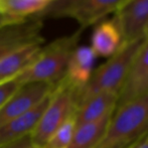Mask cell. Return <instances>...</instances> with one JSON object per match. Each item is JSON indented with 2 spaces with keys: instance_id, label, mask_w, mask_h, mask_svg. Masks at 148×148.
Instances as JSON below:
<instances>
[{
  "instance_id": "9c48e42d",
  "label": "cell",
  "mask_w": 148,
  "mask_h": 148,
  "mask_svg": "<svg viewBox=\"0 0 148 148\" xmlns=\"http://www.w3.org/2000/svg\"><path fill=\"white\" fill-rule=\"evenodd\" d=\"M51 94L29 111L0 126V146L31 134L49 105Z\"/></svg>"
},
{
  "instance_id": "6da1fadb",
  "label": "cell",
  "mask_w": 148,
  "mask_h": 148,
  "mask_svg": "<svg viewBox=\"0 0 148 148\" xmlns=\"http://www.w3.org/2000/svg\"><path fill=\"white\" fill-rule=\"evenodd\" d=\"M83 31V28H79L71 34L55 39L45 47L42 45L33 62L15 78L16 81L20 85L28 83L58 84L66 75L69 60L78 47Z\"/></svg>"
},
{
  "instance_id": "e0dca14e",
  "label": "cell",
  "mask_w": 148,
  "mask_h": 148,
  "mask_svg": "<svg viewBox=\"0 0 148 148\" xmlns=\"http://www.w3.org/2000/svg\"><path fill=\"white\" fill-rule=\"evenodd\" d=\"M76 130L75 114L51 135L41 148H68Z\"/></svg>"
},
{
  "instance_id": "8fae6325",
  "label": "cell",
  "mask_w": 148,
  "mask_h": 148,
  "mask_svg": "<svg viewBox=\"0 0 148 148\" xmlns=\"http://www.w3.org/2000/svg\"><path fill=\"white\" fill-rule=\"evenodd\" d=\"M122 45V35L114 18L95 24L90 47L97 57L109 59L117 53Z\"/></svg>"
},
{
  "instance_id": "7c38bea8",
  "label": "cell",
  "mask_w": 148,
  "mask_h": 148,
  "mask_svg": "<svg viewBox=\"0 0 148 148\" xmlns=\"http://www.w3.org/2000/svg\"><path fill=\"white\" fill-rule=\"evenodd\" d=\"M97 56L88 45L77 47L72 53L66 66V77L75 87L81 90L89 82L94 72Z\"/></svg>"
},
{
  "instance_id": "44dd1931",
  "label": "cell",
  "mask_w": 148,
  "mask_h": 148,
  "mask_svg": "<svg viewBox=\"0 0 148 148\" xmlns=\"http://www.w3.org/2000/svg\"><path fill=\"white\" fill-rule=\"evenodd\" d=\"M13 21H17V20L12 19V18H9V17H6V16L0 14V26L4 25V24L10 23V22H13Z\"/></svg>"
},
{
  "instance_id": "5b68a950",
  "label": "cell",
  "mask_w": 148,
  "mask_h": 148,
  "mask_svg": "<svg viewBox=\"0 0 148 148\" xmlns=\"http://www.w3.org/2000/svg\"><path fill=\"white\" fill-rule=\"evenodd\" d=\"M42 27L43 20L37 15L0 26V60L32 43L45 42Z\"/></svg>"
},
{
  "instance_id": "4fadbf2b",
  "label": "cell",
  "mask_w": 148,
  "mask_h": 148,
  "mask_svg": "<svg viewBox=\"0 0 148 148\" xmlns=\"http://www.w3.org/2000/svg\"><path fill=\"white\" fill-rule=\"evenodd\" d=\"M118 103V93L103 92L93 96L81 104L75 112L76 127L96 121L116 110Z\"/></svg>"
},
{
  "instance_id": "d4e9b609",
  "label": "cell",
  "mask_w": 148,
  "mask_h": 148,
  "mask_svg": "<svg viewBox=\"0 0 148 148\" xmlns=\"http://www.w3.org/2000/svg\"><path fill=\"white\" fill-rule=\"evenodd\" d=\"M31 148H37V147H35V146H33V147H31Z\"/></svg>"
},
{
  "instance_id": "2e32d148",
  "label": "cell",
  "mask_w": 148,
  "mask_h": 148,
  "mask_svg": "<svg viewBox=\"0 0 148 148\" xmlns=\"http://www.w3.org/2000/svg\"><path fill=\"white\" fill-rule=\"evenodd\" d=\"M56 0H0V14L21 20L40 14Z\"/></svg>"
},
{
  "instance_id": "30bf717a",
  "label": "cell",
  "mask_w": 148,
  "mask_h": 148,
  "mask_svg": "<svg viewBox=\"0 0 148 148\" xmlns=\"http://www.w3.org/2000/svg\"><path fill=\"white\" fill-rule=\"evenodd\" d=\"M128 0H85L66 15L75 19L80 28L89 27L102 21L108 14L117 13Z\"/></svg>"
},
{
  "instance_id": "cb8c5ba5",
  "label": "cell",
  "mask_w": 148,
  "mask_h": 148,
  "mask_svg": "<svg viewBox=\"0 0 148 148\" xmlns=\"http://www.w3.org/2000/svg\"><path fill=\"white\" fill-rule=\"evenodd\" d=\"M145 37L148 39V26H147V28H146V30H145Z\"/></svg>"
},
{
  "instance_id": "ffe728a7",
  "label": "cell",
  "mask_w": 148,
  "mask_h": 148,
  "mask_svg": "<svg viewBox=\"0 0 148 148\" xmlns=\"http://www.w3.org/2000/svg\"><path fill=\"white\" fill-rule=\"evenodd\" d=\"M33 147L32 141H31L30 135H27L25 137H22L20 139H17L12 142L6 143L0 146V148H31Z\"/></svg>"
},
{
  "instance_id": "ba28073f",
  "label": "cell",
  "mask_w": 148,
  "mask_h": 148,
  "mask_svg": "<svg viewBox=\"0 0 148 148\" xmlns=\"http://www.w3.org/2000/svg\"><path fill=\"white\" fill-rule=\"evenodd\" d=\"M148 93V39L135 57L118 93L117 107Z\"/></svg>"
},
{
  "instance_id": "9a60e30c",
  "label": "cell",
  "mask_w": 148,
  "mask_h": 148,
  "mask_svg": "<svg viewBox=\"0 0 148 148\" xmlns=\"http://www.w3.org/2000/svg\"><path fill=\"white\" fill-rule=\"evenodd\" d=\"M113 113L112 112L96 121L76 127L68 148H95L103 138Z\"/></svg>"
},
{
  "instance_id": "277c9868",
  "label": "cell",
  "mask_w": 148,
  "mask_h": 148,
  "mask_svg": "<svg viewBox=\"0 0 148 148\" xmlns=\"http://www.w3.org/2000/svg\"><path fill=\"white\" fill-rule=\"evenodd\" d=\"M79 89L66 77L62 79L51 94L47 106L38 124L31 132L33 146L41 148L49 138L75 114L77 110V95Z\"/></svg>"
},
{
  "instance_id": "7402d4cb",
  "label": "cell",
  "mask_w": 148,
  "mask_h": 148,
  "mask_svg": "<svg viewBox=\"0 0 148 148\" xmlns=\"http://www.w3.org/2000/svg\"><path fill=\"white\" fill-rule=\"evenodd\" d=\"M135 148H148V134L135 146Z\"/></svg>"
},
{
  "instance_id": "603a6c76",
  "label": "cell",
  "mask_w": 148,
  "mask_h": 148,
  "mask_svg": "<svg viewBox=\"0 0 148 148\" xmlns=\"http://www.w3.org/2000/svg\"><path fill=\"white\" fill-rule=\"evenodd\" d=\"M143 138H144V137H143ZM143 138H142V139H143ZM142 139H140V140L136 141V142H134V143H133V144H131V145H130V146H128V147H126V148H135V146H136V145H137V144H138V143H139V142H140V141H141V140H142Z\"/></svg>"
},
{
  "instance_id": "3957f363",
  "label": "cell",
  "mask_w": 148,
  "mask_h": 148,
  "mask_svg": "<svg viewBox=\"0 0 148 148\" xmlns=\"http://www.w3.org/2000/svg\"><path fill=\"white\" fill-rule=\"evenodd\" d=\"M146 40V37H142L132 42L122 45L115 55L110 57L99 68L95 69L89 82L79 90L77 108L97 94L103 92L119 93L133 60Z\"/></svg>"
},
{
  "instance_id": "ac0fdd59",
  "label": "cell",
  "mask_w": 148,
  "mask_h": 148,
  "mask_svg": "<svg viewBox=\"0 0 148 148\" xmlns=\"http://www.w3.org/2000/svg\"><path fill=\"white\" fill-rule=\"evenodd\" d=\"M85 0H56L51 6L37 16L41 19L45 18H62L66 17L69 13Z\"/></svg>"
},
{
  "instance_id": "8992f818",
  "label": "cell",
  "mask_w": 148,
  "mask_h": 148,
  "mask_svg": "<svg viewBox=\"0 0 148 148\" xmlns=\"http://www.w3.org/2000/svg\"><path fill=\"white\" fill-rule=\"evenodd\" d=\"M55 86L47 83L21 85L0 109V126L32 109L53 92Z\"/></svg>"
},
{
  "instance_id": "52a82bcc",
  "label": "cell",
  "mask_w": 148,
  "mask_h": 148,
  "mask_svg": "<svg viewBox=\"0 0 148 148\" xmlns=\"http://www.w3.org/2000/svg\"><path fill=\"white\" fill-rule=\"evenodd\" d=\"M123 45L145 37L148 26V0H128L115 13Z\"/></svg>"
},
{
  "instance_id": "d6986e66",
  "label": "cell",
  "mask_w": 148,
  "mask_h": 148,
  "mask_svg": "<svg viewBox=\"0 0 148 148\" xmlns=\"http://www.w3.org/2000/svg\"><path fill=\"white\" fill-rule=\"evenodd\" d=\"M20 86L21 85L16 81L15 78L0 84V109Z\"/></svg>"
},
{
  "instance_id": "5bb4252c",
  "label": "cell",
  "mask_w": 148,
  "mask_h": 148,
  "mask_svg": "<svg viewBox=\"0 0 148 148\" xmlns=\"http://www.w3.org/2000/svg\"><path fill=\"white\" fill-rule=\"evenodd\" d=\"M43 42L32 43L0 60V84L14 79L33 62Z\"/></svg>"
},
{
  "instance_id": "7a4b0ae2",
  "label": "cell",
  "mask_w": 148,
  "mask_h": 148,
  "mask_svg": "<svg viewBox=\"0 0 148 148\" xmlns=\"http://www.w3.org/2000/svg\"><path fill=\"white\" fill-rule=\"evenodd\" d=\"M148 134V93L119 106L95 148H126Z\"/></svg>"
}]
</instances>
